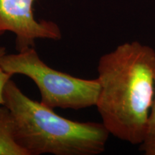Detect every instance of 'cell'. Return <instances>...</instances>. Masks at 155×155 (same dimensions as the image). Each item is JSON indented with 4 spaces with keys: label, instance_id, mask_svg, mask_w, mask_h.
Returning a JSON list of instances; mask_svg holds the SVG:
<instances>
[{
    "label": "cell",
    "instance_id": "2",
    "mask_svg": "<svg viewBox=\"0 0 155 155\" xmlns=\"http://www.w3.org/2000/svg\"><path fill=\"white\" fill-rule=\"evenodd\" d=\"M15 137L28 155H97L105 151L110 133L103 123L80 122L59 116L31 99L10 79L4 89Z\"/></svg>",
    "mask_w": 155,
    "mask_h": 155
},
{
    "label": "cell",
    "instance_id": "1",
    "mask_svg": "<svg viewBox=\"0 0 155 155\" xmlns=\"http://www.w3.org/2000/svg\"><path fill=\"white\" fill-rule=\"evenodd\" d=\"M96 108L110 134L141 144L155 96V51L139 42H124L102 55L98 65Z\"/></svg>",
    "mask_w": 155,
    "mask_h": 155
},
{
    "label": "cell",
    "instance_id": "5",
    "mask_svg": "<svg viewBox=\"0 0 155 155\" xmlns=\"http://www.w3.org/2000/svg\"><path fill=\"white\" fill-rule=\"evenodd\" d=\"M0 155H28L17 141L14 120L5 105H0Z\"/></svg>",
    "mask_w": 155,
    "mask_h": 155
},
{
    "label": "cell",
    "instance_id": "7",
    "mask_svg": "<svg viewBox=\"0 0 155 155\" xmlns=\"http://www.w3.org/2000/svg\"><path fill=\"white\" fill-rule=\"evenodd\" d=\"M5 54H6V48L5 47H0V58ZM12 77V75L5 72L0 65V105H4V89L7 83L10 80Z\"/></svg>",
    "mask_w": 155,
    "mask_h": 155
},
{
    "label": "cell",
    "instance_id": "6",
    "mask_svg": "<svg viewBox=\"0 0 155 155\" xmlns=\"http://www.w3.org/2000/svg\"><path fill=\"white\" fill-rule=\"evenodd\" d=\"M140 151L145 155H155V96L147 124L146 135L140 144Z\"/></svg>",
    "mask_w": 155,
    "mask_h": 155
},
{
    "label": "cell",
    "instance_id": "3",
    "mask_svg": "<svg viewBox=\"0 0 155 155\" xmlns=\"http://www.w3.org/2000/svg\"><path fill=\"white\" fill-rule=\"evenodd\" d=\"M0 65L11 75H23L33 81L41 95L40 102L48 107L79 110L96 106L100 93L98 78L83 79L52 68L34 47L5 54Z\"/></svg>",
    "mask_w": 155,
    "mask_h": 155
},
{
    "label": "cell",
    "instance_id": "4",
    "mask_svg": "<svg viewBox=\"0 0 155 155\" xmlns=\"http://www.w3.org/2000/svg\"><path fill=\"white\" fill-rule=\"evenodd\" d=\"M36 0H0V35L11 32L16 35L17 51L35 47L37 39L59 40L61 30L52 21L35 19L33 5Z\"/></svg>",
    "mask_w": 155,
    "mask_h": 155
}]
</instances>
